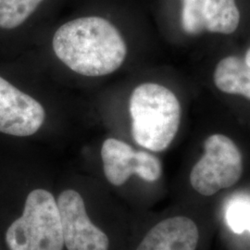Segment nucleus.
Masks as SVG:
<instances>
[{"label": "nucleus", "mask_w": 250, "mask_h": 250, "mask_svg": "<svg viewBox=\"0 0 250 250\" xmlns=\"http://www.w3.org/2000/svg\"><path fill=\"white\" fill-rule=\"evenodd\" d=\"M4 240L9 250H62V226L53 195L35 189L25 197L21 213L7 227Z\"/></svg>", "instance_id": "nucleus-3"}, {"label": "nucleus", "mask_w": 250, "mask_h": 250, "mask_svg": "<svg viewBox=\"0 0 250 250\" xmlns=\"http://www.w3.org/2000/svg\"><path fill=\"white\" fill-rule=\"evenodd\" d=\"M226 223L232 232H250V199L237 197L232 199L226 208Z\"/></svg>", "instance_id": "nucleus-13"}, {"label": "nucleus", "mask_w": 250, "mask_h": 250, "mask_svg": "<svg viewBox=\"0 0 250 250\" xmlns=\"http://www.w3.org/2000/svg\"><path fill=\"white\" fill-rule=\"evenodd\" d=\"M43 106L0 77V133L25 137L36 134L44 124Z\"/></svg>", "instance_id": "nucleus-7"}, {"label": "nucleus", "mask_w": 250, "mask_h": 250, "mask_svg": "<svg viewBox=\"0 0 250 250\" xmlns=\"http://www.w3.org/2000/svg\"><path fill=\"white\" fill-rule=\"evenodd\" d=\"M68 250H108L107 234L90 221L83 199L72 189L61 193L57 200Z\"/></svg>", "instance_id": "nucleus-6"}, {"label": "nucleus", "mask_w": 250, "mask_h": 250, "mask_svg": "<svg viewBox=\"0 0 250 250\" xmlns=\"http://www.w3.org/2000/svg\"><path fill=\"white\" fill-rule=\"evenodd\" d=\"M198 240L195 222L185 216H175L156 224L136 250H197Z\"/></svg>", "instance_id": "nucleus-8"}, {"label": "nucleus", "mask_w": 250, "mask_h": 250, "mask_svg": "<svg viewBox=\"0 0 250 250\" xmlns=\"http://www.w3.org/2000/svg\"><path fill=\"white\" fill-rule=\"evenodd\" d=\"M216 88L224 94L250 101V67L236 56H227L217 63L213 72Z\"/></svg>", "instance_id": "nucleus-9"}, {"label": "nucleus", "mask_w": 250, "mask_h": 250, "mask_svg": "<svg viewBox=\"0 0 250 250\" xmlns=\"http://www.w3.org/2000/svg\"><path fill=\"white\" fill-rule=\"evenodd\" d=\"M45 2V0H0V28H18Z\"/></svg>", "instance_id": "nucleus-11"}, {"label": "nucleus", "mask_w": 250, "mask_h": 250, "mask_svg": "<svg viewBox=\"0 0 250 250\" xmlns=\"http://www.w3.org/2000/svg\"><path fill=\"white\" fill-rule=\"evenodd\" d=\"M205 0H182L181 25L186 34L198 36L205 30L203 9Z\"/></svg>", "instance_id": "nucleus-12"}, {"label": "nucleus", "mask_w": 250, "mask_h": 250, "mask_svg": "<svg viewBox=\"0 0 250 250\" xmlns=\"http://www.w3.org/2000/svg\"><path fill=\"white\" fill-rule=\"evenodd\" d=\"M244 61L246 62V63L249 65L250 67V47L247 50L246 55H245V58H244Z\"/></svg>", "instance_id": "nucleus-14"}, {"label": "nucleus", "mask_w": 250, "mask_h": 250, "mask_svg": "<svg viewBox=\"0 0 250 250\" xmlns=\"http://www.w3.org/2000/svg\"><path fill=\"white\" fill-rule=\"evenodd\" d=\"M53 50L69 69L87 77L110 74L124 64L127 46L121 32L99 15L72 19L59 27Z\"/></svg>", "instance_id": "nucleus-1"}, {"label": "nucleus", "mask_w": 250, "mask_h": 250, "mask_svg": "<svg viewBox=\"0 0 250 250\" xmlns=\"http://www.w3.org/2000/svg\"><path fill=\"white\" fill-rule=\"evenodd\" d=\"M134 141L152 152L166 150L178 133L182 107L168 87L145 83L134 88L129 103Z\"/></svg>", "instance_id": "nucleus-2"}, {"label": "nucleus", "mask_w": 250, "mask_h": 250, "mask_svg": "<svg viewBox=\"0 0 250 250\" xmlns=\"http://www.w3.org/2000/svg\"><path fill=\"white\" fill-rule=\"evenodd\" d=\"M104 173L107 181L115 186L125 185L133 174L146 182H156L162 174L161 162L155 155L136 151L124 141L108 138L101 147Z\"/></svg>", "instance_id": "nucleus-5"}, {"label": "nucleus", "mask_w": 250, "mask_h": 250, "mask_svg": "<svg viewBox=\"0 0 250 250\" xmlns=\"http://www.w3.org/2000/svg\"><path fill=\"white\" fill-rule=\"evenodd\" d=\"M203 155L190 172V184L201 196L211 197L232 188L241 179L244 164L241 151L232 139L223 134L209 135Z\"/></svg>", "instance_id": "nucleus-4"}, {"label": "nucleus", "mask_w": 250, "mask_h": 250, "mask_svg": "<svg viewBox=\"0 0 250 250\" xmlns=\"http://www.w3.org/2000/svg\"><path fill=\"white\" fill-rule=\"evenodd\" d=\"M203 17L205 30L224 36L233 34L241 21L236 0H205Z\"/></svg>", "instance_id": "nucleus-10"}]
</instances>
